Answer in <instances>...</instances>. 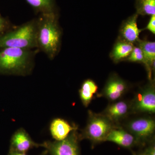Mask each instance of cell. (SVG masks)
Segmentation results:
<instances>
[{"instance_id": "obj_3", "label": "cell", "mask_w": 155, "mask_h": 155, "mask_svg": "<svg viewBox=\"0 0 155 155\" xmlns=\"http://www.w3.org/2000/svg\"><path fill=\"white\" fill-rule=\"evenodd\" d=\"M36 36V19H35L0 35V48L37 49Z\"/></svg>"}, {"instance_id": "obj_22", "label": "cell", "mask_w": 155, "mask_h": 155, "mask_svg": "<svg viewBox=\"0 0 155 155\" xmlns=\"http://www.w3.org/2000/svg\"><path fill=\"white\" fill-rule=\"evenodd\" d=\"M146 155H155V147L154 145H153L151 146L147 150L145 151Z\"/></svg>"}, {"instance_id": "obj_5", "label": "cell", "mask_w": 155, "mask_h": 155, "mask_svg": "<svg viewBox=\"0 0 155 155\" xmlns=\"http://www.w3.org/2000/svg\"><path fill=\"white\" fill-rule=\"evenodd\" d=\"M80 138L76 130H74L63 140L45 141L41 143V147L45 149L49 155H80Z\"/></svg>"}, {"instance_id": "obj_6", "label": "cell", "mask_w": 155, "mask_h": 155, "mask_svg": "<svg viewBox=\"0 0 155 155\" xmlns=\"http://www.w3.org/2000/svg\"><path fill=\"white\" fill-rule=\"evenodd\" d=\"M131 108L138 113L154 114L155 112V90L154 85L147 86L136 96Z\"/></svg>"}, {"instance_id": "obj_24", "label": "cell", "mask_w": 155, "mask_h": 155, "mask_svg": "<svg viewBox=\"0 0 155 155\" xmlns=\"http://www.w3.org/2000/svg\"><path fill=\"white\" fill-rule=\"evenodd\" d=\"M40 155H49L47 151L46 150H45L42 153H41Z\"/></svg>"}, {"instance_id": "obj_12", "label": "cell", "mask_w": 155, "mask_h": 155, "mask_svg": "<svg viewBox=\"0 0 155 155\" xmlns=\"http://www.w3.org/2000/svg\"><path fill=\"white\" fill-rule=\"evenodd\" d=\"M136 139L134 136L124 129L114 127L108 134L105 141L112 142L120 146L128 148L135 143Z\"/></svg>"}, {"instance_id": "obj_4", "label": "cell", "mask_w": 155, "mask_h": 155, "mask_svg": "<svg viewBox=\"0 0 155 155\" xmlns=\"http://www.w3.org/2000/svg\"><path fill=\"white\" fill-rule=\"evenodd\" d=\"M114 127L113 122L103 114L91 113L83 135L94 142L105 141L106 137Z\"/></svg>"}, {"instance_id": "obj_17", "label": "cell", "mask_w": 155, "mask_h": 155, "mask_svg": "<svg viewBox=\"0 0 155 155\" xmlns=\"http://www.w3.org/2000/svg\"><path fill=\"white\" fill-rule=\"evenodd\" d=\"M36 13L40 14L57 13L54 0H25Z\"/></svg>"}, {"instance_id": "obj_23", "label": "cell", "mask_w": 155, "mask_h": 155, "mask_svg": "<svg viewBox=\"0 0 155 155\" xmlns=\"http://www.w3.org/2000/svg\"><path fill=\"white\" fill-rule=\"evenodd\" d=\"M8 155H27L26 153H19L13 151L9 150Z\"/></svg>"}, {"instance_id": "obj_18", "label": "cell", "mask_w": 155, "mask_h": 155, "mask_svg": "<svg viewBox=\"0 0 155 155\" xmlns=\"http://www.w3.org/2000/svg\"><path fill=\"white\" fill-rule=\"evenodd\" d=\"M137 14L141 15H155V0H136Z\"/></svg>"}, {"instance_id": "obj_7", "label": "cell", "mask_w": 155, "mask_h": 155, "mask_svg": "<svg viewBox=\"0 0 155 155\" xmlns=\"http://www.w3.org/2000/svg\"><path fill=\"white\" fill-rule=\"evenodd\" d=\"M127 127L137 139H145L154 132L155 122L153 119L148 117L137 118L129 122Z\"/></svg>"}, {"instance_id": "obj_8", "label": "cell", "mask_w": 155, "mask_h": 155, "mask_svg": "<svg viewBox=\"0 0 155 155\" xmlns=\"http://www.w3.org/2000/svg\"><path fill=\"white\" fill-rule=\"evenodd\" d=\"M41 147V143L35 142L23 128L16 130L11 137L9 150L26 153L35 148Z\"/></svg>"}, {"instance_id": "obj_2", "label": "cell", "mask_w": 155, "mask_h": 155, "mask_svg": "<svg viewBox=\"0 0 155 155\" xmlns=\"http://www.w3.org/2000/svg\"><path fill=\"white\" fill-rule=\"evenodd\" d=\"M38 49L0 48V75L27 76L32 72Z\"/></svg>"}, {"instance_id": "obj_21", "label": "cell", "mask_w": 155, "mask_h": 155, "mask_svg": "<svg viewBox=\"0 0 155 155\" xmlns=\"http://www.w3.org/2000/svg\"><path fill=\"white\" fill-rule=\"evenodd\" d=\"M146 28L150 31L155 34V15L151 16L149 22L147 25Z\"/></svg>"}, {"instance_id": "obj_11", "label": "cell", "mask_w": 155, "mask_h": 155, "mask_svg": "<svg viewBox=\"0 0 155 155\" xmlns=\"http://www.w3.org/2000/svg\"><path fill=\"white\" fill-rule=\"evenodd\" d=\"M137 17L138 14L137 13L129 17L124 22L120 30L123 40L133 44L139 39V36L141 31L137 26Z\"/></svg>"}, {"instance_id": "obj_19", "label": "cell", "mask_w": 155, "mask_h": 155, "mask_svg": "<svg viewBox=\"0 0 155 155\" xmlns=\"http://www.w3.org/2000/svg\"><path fill=\"white\" fill-rule=\"evenodd\" d=\"M127 60L131 62H142L144 64V57L141 49L138 47L134 46L133 51L127 58Z\"/></svg>"}, {"instance_id": "obj_1", "label": "cell", "mask_w": 155, "mask_h": 155, "mask_svg": "<svg viewBox=\"0 0 155 155\" xmlns=\"http://www.w3.org/2000/svg\"><path fill=\"white\" fill-rule=\"evenodd\" d=\"M61 31L57 13L40 14L36 18L37 49L53 60L60 51Z\"/></svg>"}, {"instance_id": "obj_15", "label": "cell", "mask_w": 155, "mask_h": 155, "mask_svg": "<svg viewBox=\"0 0 155 155\" xmlns=\"http://www.w3.org/2000/svg\"><path fill=\"white\" fill-rule=\"evenodd\" d=\"M97 85L93 81L87 79L84 81L79 91V96L81 102L85 107H87L91 102L94 95L98 91Z\"/></svg>"}, {"instance_id": "obj_10", "label": "cell", "mask_w": 155, "mask_h": 155, "mask_svg": "<svg viewBox=\"0 0 155 155\" xmlns=\"http://www.w3.org/2000/svg\"><path fill=\"white\" fill-rule=\"evenodd\" d=\"M75 125H71L66 120L61 118H55L50 123L49 130L52 137L57 141L67 138L71 132L77 130Z\"/></svg>"}, {"instance_id": "obj_13", "label": "cell", "mask_w": 155, "mask_h": 155, "mask_svg": "<svg viewBox=\"0 0 155 155\" xmlns=\"http://www.w3.org/2000/svg\"><path fill=\"white\" fill-rule=\"evenodd\" d=\"M130 107L126 101H119L108 106L103 114L111 122H116L126 116Z\"/></svg>"}, {"instance_id": "obj_14", "label": "cell", "mask_w": 155, "mask_h": 155, "mask_svg": "<svg viewBox=\"0 0 155 155\" xmlns=\"http://www.w3.org/2000/svg\"><path fill=\"white\" fill-rule=\"evenodd\" d=\"M137 46L141 49L144 59L145 65L148 71L149 76L151 78L152 69H154L155 60V42L139 39Z\"/></svg>"}, {"instance_id": "obj_16", "label": "cell", "mask_w": 155, "mask_h": 155, "mask_svg": "<svg viewBox=\"0 0 155 155\" xmlns=\"http://www.w3.org/2000/svg\"><path fill=\"white\" fill-rule=\"evenodd\" d=\"M134 47L133 44L125 41L117 42L111 53V58L115 62L128 58L133 51Z\"/></svg>"}, {"instance_id": "obj_20", "label": "cell", "mask_w": 155, "mask_h": 155, "mask_svg": "<svg viewBox=\"0 0 155 155\" xmlns=\"http://www.w3.org/2000/svg\"><path fill=\"white\" fill-rule=\"evenodd\" d=\"M14 28L8 20L2 16L0 13V35Z\"/></svg>"}, {"instance_id": "obj_25", "label": "cell", "mask_w": 155, "mask_h": 155, "mask_svg": "<svg viewBox=\"0 0 155 155\" xmlns=\"http://www.w3.org/2000/svg\"><path fill=\"white\" fill-rule=\"evenodd\" d=\"M138 155H146V154L145 151L144 152H143L139 154Z\"/></svg>"}, {"instance_id": "obj_9", "label": "cell", "mask_w": 155, "mask_h": 155, "mask_svg": "<svg viewBox=\"0 0 155 155\" xmlns=\"http://www.w3.org/2000/svg\"><path fill=\"white\" fill-rule=\"evenodd\" d=\"M127 85L125 81L118 76L110 78L103 89V95L109 101H115L125 93Z\"/></svg>"}]
</instances>
